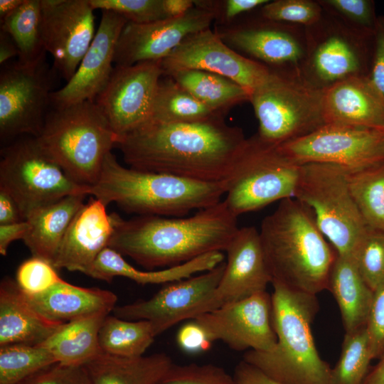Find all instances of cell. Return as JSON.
<instances>
[{
    "label": "cell",
    "mask_w": 384,
    "mask_h": 384,
    "mask_svg": "<svg viewBox=\"0 0 384 384\" xmlns=\"http://www.w3.org/2000/svg\"><path fill=\"white\" fill-rule=\"evenodd\" d=\"M247 138L223 116L183 123L148 122L120 137L116 145L131 168L196 181L236 177Z\"/></svg>",
    "instance_id": "6da1fadb"
},
{
    "label": "cell",
    "mask_w": 384,
    "mask_h": 384,
    "mask_svg": "<svg viewBox=\"0 0 384 384\" xmlns=\"http://www.w3.org/2000/svg\"><path fill=\"white\" fill-rule=\"evenodd\" d=\"M112 215L114 232L108 247L150 270L225 251L239 229L238 216L224 200L187 218L140 215L124 220Z\"/></svg>",
    "instance_id": "7a4b0ae2"
},
{
    "label": "cell",
    "mask_w": 384,
    "mask_h": 384,
    "mask_svg": "<svg viewBox=\"0 0 384 384\" xmlns=\"http://www.w3.org/2000/svg\"><path fill=\"white\" fill-rule=\"evenodd\" d=\"M259 234L272 283L314 295L327 289L337 254L307 206L294 198L280 201Z\"/></svg>",
    "instance_id": "3957f363"
},
{
    "label": "cell",
    "mask_w": 384,
    "mask_h": 384,
    "mask_svg": "<svg viewBox=\"0 0 384 384\" xmlns=\"http://www.w3.org/2000/svg\"><path fill=\"white\" fill-rule=\"evenodd\" d=\"M272 284L277 343L269 351H247L242 361L280 384H334L332 368L319 356L311 330L319 310L316 295Z\"/></svg>",
    "instance_id": "277c9868"
},
{
    "label": "cell",
    "mask_w": 384,
    "mask_h": 384,
    "mask_svg": "<svg viewBox=\"0 0 384 384\" xmlns=\"http://www.w3.org/2000/svg\"><path fill=\"white\" fill-rule=\"evenodd\" d=\"M230 181L206 183L122 166L110 152L89 195L140 215L182 217L221 201Z\"/></svg>",
    "instance_id": "5b68a950"
},
{
    "label": "cell",
    "mask_w": 384,
    "mask_h": 384,
    "mask_svg": "<svg viewBox=\"0 0 384 384\" xmlns=\"http://www.w3.org/2000/svg\"><path fill=\"white\" fill-rule=\"evenodd\" d=\"M43 150L77 183L90 187L119 137L95 101L53 107L36 137Z\"/></svg>",
    "instance_id": "8992f818"
},
{
    "label": "cell",
    "mask_w": 384,
    "mask_h": 384,
    "mask_svg": "<svg viewBox=\"0 0 384 384\" xmlns=\"http://www.w3.org/2000/svg\"><path fill=\"white\" fill-rule=\"evenodd\" d=\"M323 92L297 70L271 69L250 96L259 123L256 134L278 146L319 129L326 124Z\"/></svg>",
    "instance_id": "52a82bcc"
},
{
    "label": "cell",
    "mask_w": 384,
    "mask_h": 384,
    "mask_svg": "<svg viewBox=\"0 0 384 384\" xmlns=\"http://www.w3.org/2000/svg\"><path fill=\"white\" fill-rule=\"evenodd\" d=\"M294 198L311 210L336 252L352 256L368 228L351 193L348 171L330 164L300 165Z\"/></svg>",
    "instance_id": "ba28073f"
},
{
    "label": "cell",
    "mask_w": 384,
    "mask_h": 384,
    "mask_svg": "<svg viewBox=\"0 0 384 384\" xmlns=\"http://www.w3.org/2000/svg\"><path fill=\"white\" fill-rule=\"evenodd\" d=\"M0 188L16 201L23 220L65 196L90 191L73 181L32 136L18 137L1 150Z\"/></svg>",
    "instance_id": "9c48e42d"
},
{
    "label": "cell",
    "mask_w": 384,
    "mask_h": 384,
    "mask_svg": "<svg viewBox=\"0 0 384 384\" xmlns=\"http://www.w3.org/2000/svg\"><path fill=\"white\" fill-rule=\"evenodd\" d=\"M306 51L299 73L325 90L353 77H368L373 33L358 31L333 14L305 29Z\"/></svg>",
    "instance_id": "30bf717a"
},
{
    "label": "cell",
    "mask_w": 384,
    "mask_h": 384,
    "mask_svg": "<svg viewBox=\"0 0 384 384\" xmlns=\"http://www.w3.org/2000/svg\"><path fill=\"white\" fill-rule=\"evenodd\" d=\"M299 167L257 134L247 138L237 176L224 200L228 208L238 217L294 198Z\"/></svg>",
    "instance_id": "8fae6325"
},
{
    "label": "cell",
    "mask_w": 384,
    "mask_h": 384,
    "mask_svg": "<svg viewBox=\"0 0 384 384\" xmlns=\"http://www.w3.org/2000/svg\"><path fill=\"white\" fill-rule=\"evenodd\" d=\"M56 71L46 58L34 65L12 60L0 70V138L36 137L45 123Z\"/></svg>",
    "instance_id": "7c38bea8"
},
{
    "label": "cell",
    "mask_w": 384,
    "mask_h": 384,
    "mask_svg": "<svg viewBox=\"0 0 384 384\" xmlns=\"http://www.w3.org/2000/svg\"><path fill=\"white\" fill-rule=\"evenodd\" d=\"M277 146L298 165L330 164L353 172L384 161V129L325 124Z\"/></svg>",
    "instance_id": "4fadbf2b"
},
{
    "label": "cell",
    "mask_w": 384,
    "mask_h": 384,
    "mask_svg": "<svg viewBox=\"0 0 384 384\" xmlns=\"http://www.w3.org/2000/svg\"><path fill=\"white\" fill-rule=\"evenodd\" d=\"M163 76L161 60L114 65L107 84L95 102L119 137L149 121Z\"/></svg>",
    "instance_id": "5bb4252c"
},
{
    "label": "cell",
    "mask_w": 384,
    "mask_h": 384,
    "mask_svg": "<svg viewBox=\"0 0 384 384\" xmlns=\"http://www.w3.org/2000/svg\"><path fill=\"white\" fill-rule=\"evenodd\" d=\"M225 267L223 262L203 274L169 283L152 297L114 309L125 320H147L156 336L183 320L203 314Z\"/></svg>",
    "instance_id": "9a60e30c"
},
{
    "label": "cell",
    "mask_w": 384,
    "mask_h": 384,
    "mask_svg": "<svg viewBox=\"0 0 384 384\" xmlns=\"http://www.w3.org/2000/svg\"><path fill=\"white\" fill-rule=\"evenodd\" d=\"M232 49L271 69L299 72L306 51V33L294 26L258 18L235 21L214 30Z\"/></svg>",
    "instance_id": "2e32d148"
},
{
    "label": "cell",
    "mask_w": 384,
    "mask_h": 384,
    "mask_svg": "<svg viewBox=\"0 0 384 384\" xmlns=\"http://www.w3.org/2000/svg\"><path fill=\"white\" fill-rule=\"evenodd\" d=\"M42 38L53 68L66 82L76 72L95 35L89 0H41Z\"/></svg>",
    "instance_id": "e0dca14e"
},
{
    "label": "cell",
    "mask_w": 384,
    "mask_h": 384,
    "mask_svg": "<svg viewBox=\"0 0 384 384\" xmlns=\"http://www.w3.org/2000/svg\"><path fill=\"white\" fill-rule=\"evenodd\" d=\"M161 67L164 76L186 69L216 73L242 86L250 96L271 71L267 65L232 49L210 28L186 38L161 60Z\"/></svg>",
    "instance_id": "ac0fdd59"
},
{
    "label": "cell",
    "mask_w": 384,
    "mask_h": 384,
    "mask_svg": "<svg viewBox=\"0 0 384 384\" xmlns=\"http://www.w3.org/2000/svg\"><path fill=\"white\" fill-rule=\"evenodd\" d=\"M194 319L213 342L222 341L235 351L266 352L277 343L272 323L271 295L267 291L227 304Z\"/></svg>",
    "instance_id": "d6986e66"
},
{
    "label": "cell",
    "mask_w": 384,
    "mask_h": 384,
    "mask_svg": "<svg viewBox=\"0 0 384 384\" xmlns=\"http://www.w3.org/2000/svg\"><path fill=\"white\" fill-rule=\"evenodd\" d=\"M213 14L195 6L188 13L148 23L127 22L119 37L114 65L162 60L188 36L210 28Z\"/></svg>",
    "instance_id": "ffe728a7"
},
{
    "label": "cell",
    "mask_w": 384,
    "mask_h": 384,
    "mask_svg": "<svg viewBox=\"0 0 384 384\" xmlns=\"http://www.w3.org/2000/svg\"><path fill=\"white\" fill-rule=\"evenodd\" d=\"M127 22L115 12L102 11L95 37L76 72L63 87L52 92L53 107L95 100L110 78L114 67L116 46Z\"/></svg>",
    "instance_id": "44dd1931"
},
{
    "label": "cell",
    "mask_w": 384,
    "mask_h": 384,
    "mask_svg": "<svg viewBox=\"0 0 384 384\" xmlns=\"http://www.w3.org/2000/svg\"><path fill=\"white\" fill-rule=\"evenodd\" d=\"M225 252L227 261L223 276L203 314L265 292L272 283L255 227L239 228Z\"/></svg>",
    "instance_id": "7402d4cb"
},
{
    "label": "cell",
    "mask_w": 384,
    "mask_h": 384,
    "mask_svg": "<svg viewBox=\"0 0 384 384\" xmlns=\"http://www.w3.org/2000/svg\"><path fill=\"white\" fill-rule=\"evenodd\" d=\"M91 197L73 218L53 262L57 269L87 274L98 255L108 247L114 232L112 213Z\"/></svg>",
    "instance_id": "603a6c76"
},
{
    "label": "cell",
    "mask_w": 384,
    "mask_h": 384,
    "mask_svg": "<svg viewBox=\"0 0 384 384\" xmlns=\"http://www.w3.org/2000/svg\"><path fill=\"white\" fill-rule=\"evenodd\" d=\"M326 124L384 128V98L367 76L353 77L324 90Z\"/></svg>",
    "instance_id": "cb8c5ba5"
},
{
    "label": "cell",
    "mask_w": 384,
    "mask_h": 384,
    "mask_svg": "<svg viewBox=\"0 0 384 384\" xmlns=\"http://www.w3.org/2000/svg\"><path fill=\"white\" fill-rule=\"evenodd\" d=\"M21 293L39 315L60 324L100 314L108 315L117 301V295L109 290L78 287L63 279L38 294Z\"/></svg>",
    "instance_id": "d4e9b609"
},
{
    "label": "cell",
    "mask_w": 384,
    "mask_h": 384,
    "mask_svg": "<svg viewBox=\"0 0 384 384\" xmlns=\"http://www.w3.org/2000/svg\"><path fill=\"white\" fill-rule=\"evenodd\" d=\"M222 252H212L183 264L158 271H141L129 264L121 254L107 247L98 255L87 275L112 282L117 276L127 277L139 284H166L210 270L224 261Z\"/></svg>",
    "instance_id": "484cf974"
},
{
    "label": "cell",
    "mask_w": 384,
    "mask_h": 384,
    "mask_svg": "<svg viewBox=\"0 0 384 384\" xmlns=\"http://www.w3.org/2000/svg\"><path fill=\"white\" fill-rule=\"evenodd\" d=\"M60 325L46 319L31 308L16 282L10 279L1 282L0 347L14 344L39 345Z\"/></svg>",
    "instance_id": "4316f807"
},
{
    "label": "cell",
    "mask_w": 384,
    "mask_h": 384,
    "mask_svg": "<svg viewBox=\"0 0 384 384\" xmlns=\"http://www.w3.org/2000/svg\"><path fill=\"white\" fill-rule=\"evenodd\" d=\"M87 195H70L33 212L23 239L33 257L53 265L63 237Z\"/></svg>",
    "instance_id": "83f0119b"
},
{
    "label": "cell",
    "mask_w": 384,
    "mask_h": 384,
    "mask_svg": "<svg viewBox=\"0 0 384 384\" xmlns=\"http://www.w3.org/2000/svg\"><path fill=\"white\" fill-rule=\"evenodd\" d=\"M327 289L338 304L346 333L366 326L374 292L362 278L352 256L336 255Z\"/></svg>",
    "instance_id": "f1b7e54d"
},
{
    "label": "cell",
    "mask_w": 384,
    "mask_h": 384,
    "mask_svg": "<svg viewBox=\"0 0 384 384\" xmlns=\"http://www.w3.org/2000/svg\"><path fill=\"white\" fill-rule=\"evenodd\" d=\"M172 364L163 353L130 358L102 353L84 366L92 384H156Z\"/></svg>",
    "instance_id": "f546056e"
},
{
    "label": "cell",
    "mask_w": 384,
    "mask_h": 384,
    "mask_svg": "<svg viewBox=\"0 0 384 384\" xmlns=\"http://www.w3.org/2000/svg\"><path fill=\"white\" fill-rule=\"evenodd\" d=\"M107 316L100 314L63 324L41 345L50 351L57 363L84 366L103 353L98 334Z\"/></svg>",
    "instance_id": "4dcf8cb0"
},
{
    "label": "cell",
    "mask_w": 384,
    "mask_h": 384,
    "mask_svg": "<svg viewBox=\"0 0 384 384\" xmlns=\"http://www.w3.org/2000/svg\"><path fill=\"white\" fill-rule=\"evenodd\" d=\"M168 76L218 114L225 116L233 107L250 101V93L242 86L216 73L186 69Z\"/></svg>",
    "instance_id": "1f68e13d"
},
{
    "label": "cell",
    "mask_w": 384,
    "mask_h": 384,
    "mask_svg": "<svg viewBox=\"0 0 384 384\" xmlns=\"http://www.w3.org/2000/svg\"><path fill=\"white\" fill-rule=\"evenodd\" d=\"M164 77L159 80L149 122H193L223 116L200 102L172 78Z\"/></svg>",
    "instance_id": "d6a6232c"
},
{
    "label": "cell",
    "mask_w": 384,
    "mask_h": 384,
    "mask_svg": "<svg viewBox=\"0 0 384 384\" xmlns=\"http://www.w3.org/2000/svg\"><path fill=\"white\" fill-rule=\"evenodd\" d=\"M156 336L151 323L147 320L130 321L109 315L98 334L104 353L129 358L143 356Z\"/></svg>",
    "instance_id": "836d02e7"
},
{
    "label": "cell",
    "mask_w": 384,
    "mask_h": 384,
    "mask_svg": "<svg viewBox=\"0 0 384 384\" xmlns=\"http://www.w3.org/2000/svg\"><path fill=\"white\" fill-rule=\"evenodd\" d=\"M1 30L9 33L18 50V60L34 65L46 58L42 38L41 0H25L1 23Z\"/></svg>",
    "instance_id": "e575fe53"
},
{
    "label": "cell",
    "mask_w": 384,
    "mask_h": 384,
    "mask_svg": "<svg viewBox=\"0 0 384 384\" xmlns=\"http://www.w3.org/2000/svg\"><path fill=\"white\" fill-rule=\"evenodd\" d=\"M353 201L368 228L384 231V161L348 172Z\"/></svg>",
    "instance_id": "d590c367"
},
{
    "label": "cell",
    "mask_w": 384,
    "mask_h": 384,
    "mask_svg": "<svg viewBox=\"0 0 384 384\" xmlns=\"http://www.w3.org/2000/svg\"><path fill=\"white\" fill-rule=\"evenodd\" d=\"M43 346L14 344L0 347V384H18L56 363Z\"/></svg>",
    "instance_id": "8d00e7d4"
},
{
    "label": "cell",
    "mask_w": 384,
    "mask_h": 384,
    "mask_svg": "<svg viewBox=\"0 0 384 384\" xmlns=\"http://www.w3.org/2000/svg\"><path fill=\"white\" fill-rule=\"evenodd\" d=\"M372 360L366 326L346 333L339 359L332 368L334 384H362Z\"/></svg>",
    "instance_id": "74e56055"
},
{
    "label": "cell",
    "mask_w": 384,
    "mask_h": 384,
    "mask_svg": "<svg viewBox=\"0 0 384 384\" xmlns=\"http://www.w3.org/2000/svg\"><path fill=\"white\" fill-rule=\"evenodd\" d=\"M352 257L373 292L384 285V231L368 228Z\"/></svg>",
    "instance_id": "f35d334b"
},
{
    "label": "cell",
    "mask_w": 384,
    "mask_h": 384,
    "mask_svg": "<svg viewBox=\"0 0 384 384\" xmlns=\"http://www.w3.org/2000/svg\"><path fill=\"white\" fill-rule=\"evenodd\" d=\"M260 9V16L265 19L305 28L318 23L324 11L319 1L311 0L269 1Z\"/></svg>",
    "instance_id": "ab89813d"
},
{
    "label": "cell",
    "mask_w": 384,
    "mask_h": 384,
    "mask_svg": "<svg viewBox=\"0 0 384 384\" xmlns=\"http://www.w3.org/2000/svg\"><path fill=\"white\" fill-rule=\"evenodd\" d=\"M319 2L325 11L336 16L349 26L362 32L374 33L378 16L373 1L324 0Z\"/></svg>",
    "instance_id": "60d3db41"
},
{
    "label": "cell",
    "mask_w": 384,
    "mask_h": 384,
    "mask_svg": "<svg viewBox=\"0 0 384 384\" xmlns=\"http://www.w3.org/2000/svg\"><path fill=\"white\" fill-rule=\"evenodd\" d=\"M92 8L115 12L134 23H148L167 18L162 0H89Z\"/></svg>",
    "instance_id": "b9f144b4"
},
{
    "label": "cell",
    "mask_w": 384,
    "mask_h": 384,
    "mask_svg": "<svg viewBox=\"0 0 384 384\" xmlns=\"http://www.w3.org/2000/svg\"><path fill=\"white\" fill-rule=\"evenodd\" d=\"M156 384H236L223 368L212 364H172Z\"/></svg>",
    "instance_id": "7bdbcfd3"
},
{
    "label": "cell",
    "mask_w": 384,
    "mask_h": 384,
    "mask_svg": "<svg viewBox=\"0 0 384 384\" xmlns=\"http://www.w3.org/2000/svg\"><path fill=\"white\" fill-rule=\"evenodd\" d=\"M62 280L53 265L40 257L25 260L16 272V282L20 291L26 295L42 293Z\"/></svg>",
    "instance_id": "ee69618b"
},
{
    "label": "cell",
    "mask_w": 384,
    "mask_h": 384,
    "mask_svg": "<svg viewBox=\"0 0 384 384\" xmlns=\"http://www.w3.org/2000/svg\"><path fill=\"white\" fill-rule=\"evenodd\" d=\"M18 384H92L84 366L54 363Z\"/></svg>",
    "instance_id": "f6af8a7d"
},
{
    "label": "cell",
    "mask_w": 384,
    "mask_h": 384,
    "mask_svg": "<svg viewBox=\"0 0 384 384\" xmlns=\"http://www.w3.org/2000/svg\"><path fill=\"white\" fill-rule=\"evenodd\" d=\"M268 1V0H195L194 4L210 11L218 26H225L233 23L242 14L260 8Z\"/></svg>",
    "instance_id": "bcb514c9"
},
{
    "label": "cell",
    "mask_w": 384,
    "mask_h": 384,
    "mask_svg": "<svg viewBox=\"0 0 384 384\" xmlns=\"http://www.w3.org/2000/svg\"><path fill=\"white\" fill-rule=\"evenodd\" d=\"M366 329L373 359H380L384 354V285L373 293Z\"/></svg>",
    "instance_id": "7dc6e473"
},
{
    "label": "cell",
    "mask_w": 384,
    "mask_h": 384,
    "mask_svg": "<svg viewBox=\"0 0 384 384\" xmlns=\"http://www.w3.org/2000/svg\"><path fill=\"white\" fill-rule=\"evenodd\" d=\"M176 341L181 349L189 353L206 351L213 343L205 329L195 319L181 326Z\"/></svg>",
    "instance_id": "c3c4849f"
},
{
    "label": "cell",
    "mask_w": 384,
    "mask_h": 384,
    "mask_svg": "<svg viewBox=\"0 0 384 384\" xmlns=\"http://www.w3.org/2000/svg\"><path fill=\"white\" fill-rule=\"evenodd\" d=\"M368 78L384 98V16H378L373 33L372 61Z\"/></svg>",
    "instance_id": "681fc988"
},
{
    "label": "cell",
    "mask_w": 384,
    "mask_h": 384,
    "mask_svg": "<svg viewBox=\"0 0 384 384\" xmlns=\"http://www.w3.org/2000/svg\"><path fill=\"white\" fill-rule=\"evenodd\" d=\"M233 378L236 384H280L244 361L237 365Z\"/></svg>",
    "instance_id": "f907efd6"
},
{
    "label": "cell",
    "mask_w": 384,
    "mask_h": 384,
    "mask_svg": "<svg viewBox=\"0 0 384 384\" xmlns=\"http://www.w3.org/2000/svg\"><path fill=\"white\" fill-rule=\"evenodd\" d=\"M29 230L27 220L0 225V253L6 255L10 244L16 240H23Z\"/></svg>",
    "instance_id": "816d5d0a"
},
{
    "label": "cell",
    "mask_w": 384,
    "mask_h": 384,
    "mask_svg": "<svg viewBox=\"0 0 384 384\" xmlns=\"http://www.w3.org/2000/svg\"><path fill=\"white\" fill-rule=\"evenodd\" d=\"M22 220H23L16 201L8 193L0 188V225Z\"/></svg>",
    "instance_id": "f5cc1de1"
},
{
    "label": "cell",
    "mask_w": 384,
    "mask_h": 384,
    "mask_svg": "<svg viewBox=\"0 0 384 384\" xmlns=\"http://www.w3.org/2000/svg\"><path fill=\"white\" fill-rule=\"evenodd\" d=\"M162 5L167 18L183 16L195 6L193 0H162Z\"/></svg>",
    "instance_id": "db71d44e"
},
{
    "label": "cell",
    "mask_w": 384,
    "mask_h": 384,
    "mask_svg": "<svg viewBox=\"0 0 384 384\" xmlns=\"http://www.w3.org/2000/svg\"><path fill=\"white\" fill-rule=\"evenodd\" d=\"M18 56V48L11 36L0 30V65H2Z\"/></svg>",
    "instance_id": "11a10c76"
},
{
    "label": "cell",
    "mask_w": 384,
    "mask_h": 384,
    "mask_svg": "<svg viewBox=\"0 0 384 384\" xmlns=\"http://www.w3.org/2000/svg\"><path fill=\"white\" fill-rule=\"evenodd\" d=\"M362 384H384V354L379 362L370 369Z\"/></svg>",
    "instance_id": "9f6ffc18"
},
{
    "label": "cell",
    "mask_w": 384,
    "mask_h": 384,
    "mask_svg": "<svg viewBox=\"0 0 384 384\" xmlns=\"http://www.w3.org/2000/svg\"><path fill=\"white\" fill-rule=\"evenodd\" d=\"M25 0H0V23L13 14Z\"/></svg>",
    "instance_id": "6f0895ef"
},
{
    "label": "cell",
    "mask_w": 384,
    "mask_h": 384,
    "mask_svg": "<svg viewBox=\"0 0 384 384\" xmlns=\"http://www.w3.org/2000/svg\"><path fill=\"white\" fill-rule=\"evenodd\" d=\"M383 129H384V128H383Z\"/></svg>",
    "instance_id": "680465c9"
}]
</instances>
